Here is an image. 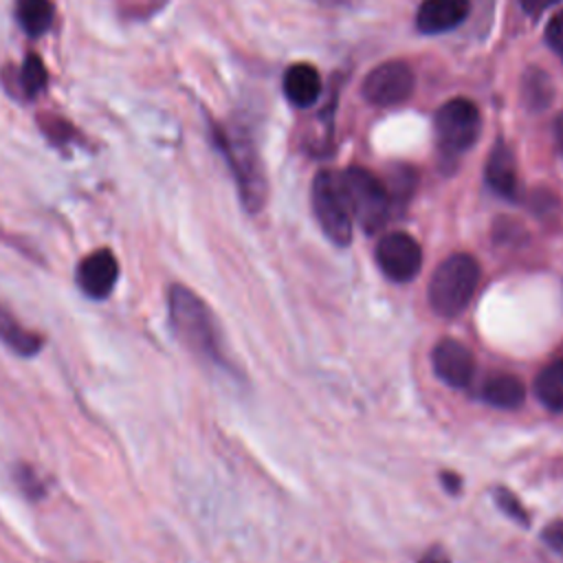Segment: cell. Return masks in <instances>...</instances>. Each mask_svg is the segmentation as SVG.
Returning a JSON list of instances; mask_svg holds the SVG:
<instances>
[{
	"label": "cell",
	"mask_w": 563,
	"mask_h": 563,
	"mask_svg": "<svg viewBox=\"0 0 563 563\" xmlns=\"http://www.w3.org/2000/svg\"><path fill=\"white\" fill-rule=\"evenodd\" d=\"M169 323L176 339L202 363L229 367L222 332L211 308L187 286L174 284L167 292Z\"/></svg>",
	"instance_id": "6da1fadb"
},
{
	"label": "cell",
	"mask_w": 563,
	"mask_h": 563,
	"mask_svg": "<svg viewBox=\"0 0 563 563\" xmlns=\"http://www.w3.org/2000/svg\"><path fill=\"white\" fill-rule=\"evenodd\" d=\"M479 264L468 253H453L438 264L429 282V306L440 317H457L471 303L479 284Z\"/></svg>",
	"instance_id": "7a4b0ae2"
},
{
	"label": "cell",
	"mask_w": 563,
	"mask_h": 563,
	"mask_svg": "<svg viewBox=\"0 0 563 563\" xmlns=\"http://www.w3.org/2000/svg\"><path fill=\"white\" fill-rule=\"evenodd\" d=\"M216 143L224 154L227 165L235 178L242 205L251 213H257L266 202L268 185H266V176H264V167L260 163L257 150L253 147V141L240 128L235 130L216 128Z\"/></svg>",
	"instance_id": "3957f363"
},
{
	"label": "cell",
	"mask_w": 563,
	"mask_h": 563,
	"mask_svg": "<svg viewBox=\"0 0 563 563\" xmlns=\"http://www.w3.org/2000/svg\"><path fill=\"white\" fill-rule=\"evenodd\" d=\"M339 180L352 222H358L365 233L383 229L391 213V198L385 183L363 167H347Z\"/></svg>",
	"instance_id": "277c9868"
},
{
	"label": "cell",
	"mask_w": 563,
	"mask_h": 563,
	"mask_svg": "<svg viewBox=\"0 0 563 563\" xmlns=\"http://www.w3.org/2000/svg\"><path fill=\"white\" fill-rule=\"evenodd\" d=\"M482 132V114L471 99L455 97L435 112V139L444 156L455 158L471 150Z\"/></svg>",
	"instance_id": "5b68a950"
},
{
	"label": "cell",
	"mask_w": 563,
	"mask_h": 563,
	"mask_svg": "<svg viewBox=\"0 0 563 563\" xmlns=\"http://www.w3.org/2000/svg\"><path fill=\"white\" fill-rule=\"evenodd\" d=\"M312 211L328 240L347 246L352 240V216L341 180L334 172H319L312 180Z\"/></svg>",
	"instance_id": "8992f818"
},
{
	"label": "cell",
	"mask_w": 563,
	"mask_h": 563,
	"mask_svg": "<svg viewBox=\"0 0 563 563\" xmlns=\"http://www.w3.org/2000/svg\"><path fill=\"white\" fill-rule=\"evenodd\" d=\"M413 70L400 59H389L374 66L361 86L365 101L378 108H391L405 103L413 92Z\"/></svg>",
	"instance_id": "52a82bcc"
},
{
	"label": "cell",
	"mask_w": 563,
	"mask_h": 563,
	"mask_svg": "<svg viewBox=\"0 0 563 563\" xmlns=\"http://www.w3.org/2000/svg\"><path fill=\"white\" fill-rule=\"evenodd\" d=\"M376 264L391 282H409L420 273L422 249L409 233L394 231L378 240Z\"/></svg>",
	"instance_id": "ba28073f"
},
{
	"label": "cell",
	"mask_w": 563,
	"mask_h": 563,
	"mask_svg": "<svg viewBox=\"0 0 563 563\" xmlns=\"http://www.w3.org/2000/svg\"><path fill=\"white\" fill-rule=\"evenodd\" d=\"M119 279V262L110 249H97L88 253L75 271V282L79 290L95 301L110 297Z\"/></svg>",
	"instance_id": "9c48e42d"
},
{
	"label": "cell",
	"mask_w": 563,
	"mask_h": 563,
	"mask_svg": "<svg viewBox=\"0 0 563 563\" xmlns=\"http://www.w3.org/2000/svg\"><path fill=\"white\" fill-rule=\"evenodd\" d=\"M431 365L449 387H466L475 374L473 352L457 339H442L431 352Z\"/></svg>",
	"instance_id": "30bf717a"
},
{
	"label": "cell",
	"mask_w": 563,
	"mask_h": 563,
	"mask_svg": "<svg viewBox=\"0 0 563 563\" xmlns=\"http://www.w3.org/2000/svg\"><path fill=\"white\" fill-rule=\"evenodd\" d=\"M468 7V0H422L416 13V26L424 35L446 33L466 20Z\"/></svg>",
	"instance_id": "8fae6325"
},
{
	"label": "cell",
	"mask_w": 563,
	"mask_h": 563,
	"mask_svg": "<svg viewBox=\"0 0 563 563\" xmlns=\"http://www.w3.org/2000/svg\"><path fill=\"white\" fill-rule=\"evenodd\" d=\"M282 86H284L286 99L297 108L312 106L321 97V90H323V81H321L319 70L312 64H306V62L288 66L286 73H284Z\"/></svg>",
	"instance_id": "7c38bea8"
},
{
	"label": "cell",
	"mask_w": 563,
	"mask_h": 563,
	"mask_svg": "<svg viewBox=\"0 0 563 563\" xmlns=\"http://www.w3.org/2000/svg\"><path fill=\"white\" fill-rule=\"evenodd\" d=\"M0 341L22 358L35 356L44 347V336L26 328L7 306L0 303Z\"/></svg>",
	"instance_id": "4fadbf2b"
},
{
	"label": "cell",
	"mask_w": 563,
	"mask_h": 563,
	"mask_svg": "<svg viewBox=\"0 0 563 563\" xmlns=\"http://www.w3.org/2000/svg\"><path fill=\"white\" fill-rule=\"evenodd\" d=\"M486 183L488 187L504 196V198H515L519 189V178H517V163L515 154L506 143H497L488 156L486 163Z\"/></svg>",
	"instance_id": "5bb4252c"
},
{
	"label": "cell",
	"mask_w": 563,
	"mask_h": 563,
	"mask_svg": "<svg viewBox=\"0 0 563 563\" xmlns=\"http://www.w3.org/2000/svg\"><path fill=\"white\" fill-rule=\"evenodd\" d=\"M523 396H526V389L521 380L512 374H504V372L488 374L482 385V398L497 409H517L523 402Z\"/></svg>",
	"instance_id": "9a60e30c"
},
{
	"label": "cell",
	"mask_w": 563,
	"mask_h": 563,
	"mask_svg": "<svg viewBox=\"0 0 563 563\" xmlns=\"http://www.w3.org/2000/svg\"><path fill=\"white\" fill-rule=\"evenodd\" d=\"M534 394L550 411H563V358L548 363L534 378Z\"/></svg>",
	"instance_id": "2e32d148"
},
{
	"label": "cell",
	"mask_w": 563,
	"mask_h": 563,
	"mask_svg": "<svg viewBox=\"0 0 563 563\" xmlns=\"http://www.w3.org/2000/svg\"><path fill=\"white\" fill-rule=\"evenodd\" d=\"M53 4L51 0H18L15 2V15L20 26L29 35H42L53 24Z\"/></svg>",
	"instance_id": "e0dca14e"
},
{
	"label": "cell",
	"mask_w": 563,
	"mask_h": 563,
	"mask_svg": "<svg viewBox=\"0 0 563 563\" xmlns=\"http://www.w3.org/2000/svg\"><path fill=\"white\" fill-rule=\"evenodd\" d=\"M46 86V68L37 55H29L20 68V90L26 97H35Z\"/></svg>",
	"instance_id": "ac0fdd59"
},
{
	"label": "cell",
	"mask_w": 563,
	"mask_h": 563,
	"mask_svg": "<svg viewBox=\"0 0 563 563\" xmlns=\"http://www.w3.org/2000/svg\"><path fill=\"white\" fill-rule=\"evenodd\" d=\"M493 497H495L499 510H501L506 517H510L512 521H517V523H521V526H528V512H526V508L521 506V501H519L508 488L497 486V488L493 490Z\"/></svg>",
	"instance_id": "d6986e66"
},
{
	"label": "cell",
	"mask_w": 563,
	"mask_h": 563,
	"mask_svg": "<svg viewBox=\"0 0 563 563\" xmlns=\"http://www.w3.org/2000/svg\"><path fill=\"white\" fill-rule=\"evenodd\" d=\"M15 482H18V486H20V490H22L29 499H40V497H44V493H46V486H44V482L40 479L37 471L31 468L29 464H20V466L15 468Z\"/></svg>",
	"instance_id": "ffe728a7"
},
{
	"label": "cell",
	"mask_w": 563,
	"mask_h": 563,
	"mask_svg": "<svg viewBox=\"0 0 563 563\" xmlns=\"http://www.w3.org/2000/svg\"><path fill=\"white\" fill-rule=\"evenodd\" d=\"M545 42L563 59V11L554 13V18L548 22Z\"/></svg>",
	"instance_id": "44dd1931"
},
{
	"label": "cell",
	"mask_w": 563,
	"mask_h": 563,
	"mask_svg": "<svg viewBox=\"0 0 563 563\" xmlns=\"http://www.w3.org/2000/svg\"><path fill=\"white\" fill-rule=\"evenodd\" d=\"M541 539L559 554H563V519H556L552 523H548L541 532Z\"/></svg>",
	"instance_id": "7402d4cb"
},
{
	"label": "cell",
	"mask_w": 563,
	"mask_h": 563,
	"mask_svg": "<svg viewBox=\"0 0 563 563\" xmlns=\"http://www.w3.org/2000/svg\"><path fill=\"white\" fill-rule=\"evenodd\" d=\"M554 2H559V0H521V7L528 13H541L543 9H548Z\"/></svg>",
	"instance_id": "603a6c76"
},
{
	"label": "cell",
	"mask_w": 563,
	"mask_h": 563,
	"mask_svg": "<svg viewBox=\"0 0 563 563\" xmlns=\"http://www.w3.org/2000/svg\"><path fill=\"white\" fill-rule=\"evenodd\" d=\"M418 563H451V561H449V556L440 548H433Z\"/></svg>",
	"instance_id": "cb8c5ba5"
},
{
	"label": "cell",
	"mask_w": 563,
	"mask_h": 563,
	"mask_svg": "<svg viewBox=\"0 0 563 563\" xmlns=\"http://www.w3.org/2000/svg\"><path fill=\"white\" fill-rule=\"evenodd\" d=\"M442 477H444V482H446V484H444V486H446V488H449V490H453V493H455V490H457V488H460V479H457V477H455V475H453V473H444V475H442Z\"/></svg>",
	"instance_id": "d4e9b609"
},
{
	"label": "cell",
	"mask_w": 563,
	"mask_h": 563,
	"mask_svg": "<svg viewBox=\"0 0 563 563\" xmlns=\"http://www.w3.org/2000/svg\"><path fill=\"white\" fill-rule=\"evenodd\" d=\"M556 139H559V145L563 150V117L559 119V125H556Z\"/></svg>",
	"instance_id": "484cf974"
},
{
	"label": "cell",
	"mask_w": 563,
	"mask_h": 563,
	"mask_svg": "<svg viewBox=\"0 0 563 563\" xmlns=\"http://www.w3.org/2000/svg\"><path fill=\"white\" fill-rule=\"evenodd\" d=\"M321 2H343V0H321Z\"/></svg>",
	"instance_id": "4316f807"
}]
</instances>
